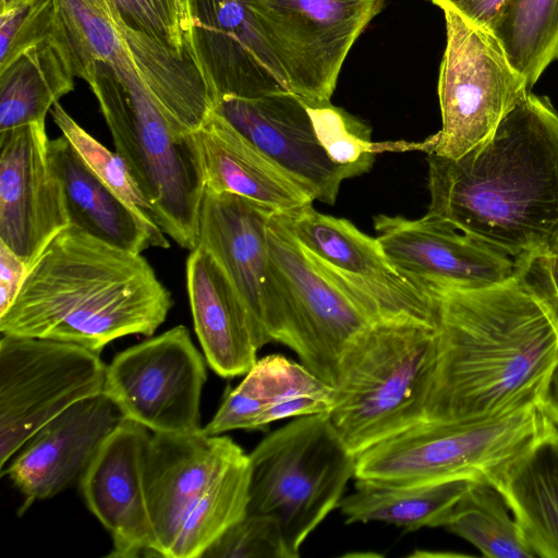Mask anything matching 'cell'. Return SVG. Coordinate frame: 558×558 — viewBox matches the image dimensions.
Masks as SVG:
<instances>
[{
  "label": "cell",
  "instance_id": "cell-35",
  "mask_svg": "<svg viewBox=\"0 0 558 558\" xmlns=\"http://www.w3.org/2000/svg\"><path fill=\"white\" fill-rule=\"evenodd\" d=\"M202 558H290L281 526L267 514L246 513Z\"/></svg>",
  "mask_w": 558,
  "mask_h": 558
},
{
  "label": "cell",
  "instance_id": "cell-2",
  "mask_svg": "<svg viewBox=\"0 0 558 558\" xmlns=\"http://www.w3.org/2000/svg\"><path fill=\"white\" fill-rule=\"evenodd\" d=\"M427 214L514 259L558 253V112L529 90L485 141L427 154Z\"/></svg>",
  "mask_w": 558,
  "mask_h": 558
},
{
  "label": "cell",
  "instance_id": "cell-38",
  "mask_svg": "<svg viewBox=\"0 0 558 558\" xmlns=\"http://www.w3.org/2000/svg\"><path fill=\"white\" fill-rule=\"evenodd\" d=\"M27 270L25 262L0 241V315L13 303Z\"/></svg>",
  "mask_w": 558,
  "mask_h": 558
},
{
  "label": "cell",
  "instance_id": "cell-40",
  "mask_svg": "<svg viewBox=\"0 0 558 558\" xmlns=\"http://www.w3.org/2000/svg\"><path fill=\"white\" fill-rule=\"evenodd\" d=\"M538 256L548 283L558 299V253Z\"/></svg>",
  "mask_w": 558,
  "mask_h": 558
},
{
  "label": "cell",
  "instance_id": "cell-10",
  "mask_svg": "<svg viewBox=\"0 0 558 558\" xmlns=\"http://www.w3.org/2000/svg\"><path fill=\"white\" fill-rule=\"evenodd\" d=\"M100 353L52 339L0 340V471L46 423L102 392Z\"/></svg>",
  "mask_w": 558,
  "mask_h": 558
},
{
  "label": "cell",
  "instance_id": "cell-1",
  "mask_svg": "<svg viewBox=\"0 0 558 558\" xmlns=\"http://www.w3.org/2000/svg\"><path fill=\"white\" fill-rule=\"evenodd\" d=\"M436 307L425 420L487 418L539 402L558 363V308L519 271L482 288L420 286Z\"/></svg>",
  "mask_w": 558,
  "mask_h": 558
},
{
  "label": "cell",
  "instance_id": "cell-15",
  "mask_svg": "<svg viewBox=\"0 0 558 558\" xmlns=\"http://www.w3.org/2000/svg\"><path fill=\"white\" fill-rule=\"evenodd\" d=\"M46 122L0 132V241L25 264L70 226Z\"/></svg>",
  "mask_w": 558,
  "mask_h": 558
},
{
  "label": "cell",
  "instance_id": "cell-41",
  "mask_svg": "<svg viewBox=\"0 0 558 558\" xmlns=\"http://www.w3.org/2000/svg\"><path fill=\"white\" fill-rule=\"evenodd\" d=\"M26 1L28 0H0V13L7 12Z\"/></svg>",
  "mask_w": 558,
  "mask_h": 558
},
{
  "label": "cell",
  "instance_id": "cell-9",
  "mask_svg": "<svg viewBox=\"0 0 558 558\" xmlns=\"http://www.w3.org/2000/svg\"><path fill=\"white\" fill-rule=\"evenodd\" d=\"M288 89L329 102L342 65L387 0H243Z\"/></svg>",
  "mask_w": 558,
  "mask_h": 558
},
{
  "label": "cell",
  "instance_id": "cell-42",
  "mask_svg": "<svg viewBox=\"0 0 558 558\" xmlns=\"http://www.w3.org/2000/svg\"><path fill=\"white\" fill-rule=\"evenodd\" d=\"M427 1H429V2H432V3H433L435 0H427Z\"/></svg>",
  "mask_w": 558,
  "mask_h": 558
},
{
  "label": "cell",
  "instance_id": "cell-31",
  "mask_svg": "<svg viewBox=\"0 0 558 558\" xmlns=\"http://www.w3.org/2000/svg\"><path fill=\"white\" fill-rule=\"evenodd\" d=\"M492 32L532 87L558 60V0H509Z\"/></svg>",
  "mask_w": 558,
  "mask_h": 558
},
{
  "label": "cell",
  "instance_id": "cell-32",
  "mask_svg": "<svg viewBox=\"0 0 558 558\" xmlns=\"http://www.w3.org/2000/svg\"><path fill=\"white\" fill-rule=\"evenodd\" d=\"M304 105L316 138L328 158L333 163L347 168L352 177L368 172L375 156L385 150L425 149L424 142H373L372 130L366 123L332 106L330 101Z\"/></svg>",
  "mask_w": 558,
  "mask_h": 558
},
{
  "label": "cell",
  "instance_id": "cell-14",
  "mask_svg": "<svg viewBox=\"0 0 558 558\" xmlns=\"http://www.w3.org/2000/svg\"><path fill=\"white\" fill-rule=\"evenodd\" d=\"M274 213L245 197L204 189L197 246L210 253L241 296L262 345L280 342L288 347L287 320L267 246Z\"/></svg>",
  "mask_w": 558,
  "mask_h": 558
},
{
  "label": "cell",
  "instance_id": "cell-20",
  "mask_svg": "<svg viewBox=\"0 0 558 558\" xmlns=\"http://www.w3.org/2000/svg\"><path fill=\"white\" fill-rule=\"evenodd\" d=\"M243 449L230 437L151 433L144 492L154 535L153 555L170 558L187 513Z\"/></svg>",
  "mask_w": 558,
  "mask_h": 558
},
{
  "label": "cell",
  "instance_id": "cell-5",
  "mask_svg": "<svg viewBox=\"0 0 558 558\" xmlns=\"http://www.w3.org/2000/svg\"><path fill=\"white\" fill-rule=\"evenodd\" d=\"M85 82L156 223L178 245L194 250L205 184L192 134L172 128L142 82L123 80L107 64H95Z\"/></svg>",
  "mask_w": 558,
  "mask_h": 558
},
{
  "label": "cell",
  "instance_id": "cell-11",
  "mask_svg": "<svg viewBox=\"0 0 558 558\" xmlns=\"http://www.w3.org/2000/svg\"><path fill=\"white\" fill-rule=\"evenodd\" d=\"M282 214L315 267L371 324L413 320L436 328L433 299L397 269L377 238L312 204Z\"/></svg>",
  "mask_w": 558,
  "mask_h": 558
},
{
  "label": "cell",
  "instance_id": "cell-7",
  "mask_svg": "<svg viewBox=\"0 0 558 558\" xmlns=\"http://www.w3.org/2000/svg\"><path fill=\"white\" fill-rule=\"evenodd\" d=\"M539 402L476 420H424L356 456L354 480L417 485L485 478L551 428Z\"/></svg>",
  "mask_w": 558,
  "mask_h": 558
},
{
  "label": "cell",
  "instance_id": "cell-17",
  "mask_svg": "<svg viewBox=\"0 0 558 558\" xmlns=\"http://www.w3.org/2000/svg\"><path fill=\"white\" fill-rule=\"evenodd\" d=\"M187 41L218 101L289 90L243 0H182ZM290 92V90H289Z\"/></svg>",
  "mask_w": 558,
  "mask_h": 558
},
{
  "label": "cell",
  "instance_id": "cell-4",
  "mask_svg": "<svg viewBox=\"0 0 558 558\" xmlns=\"http://www.w3.org/2000/svg\"><path fill=\"white\" fill-rule=\"evenodd\" d=\"M437 331L401 320L367 326L339 362L329 418L355 457L425 420Z\"/></svg>",
  "mask_w": 558,
  "mask_h": 558
},
{
  "label": "cell",
  "instance_id": "cell-33",
  "mask_svg": "<svg viewBox=\"0 0 558 558\" xmlns=\"http://www.w3.org/2000/svg\"><path fill=\"white\" fill-rule=\"evenodd\" d=\"M50 113L62 135L69 140L88 168L117 193L155 234L166 236L156 223L151 207L123 159L86 132L59 102L51 108Z\"/></svg>",
  "mask_w": 558,
  "mask_h": 558
},
{
  "label": "cell",
  "instance_id": "cell-24",
  "mask_svg": "<svg viewBox=\"0 0 558 558\" xmlns=\"http://www.w3.org/2000/svg\"><path fill=\"white\" fill-rule=\"evenodd\" d=\"M196 145L205 190L232 193L276 213H290L312 197L222 116L213 110L191 133Z\"/></svg>",
  "mask_w": 558,
  "mask_h": 558
},
{
  "label": "cell",
  "instance_id": "cell-13",
  "mask_svg": "<svg viewBox=\"0 0 558 558\" xmlns=\"http://www.w3.org/2000/svg\"><path fill=\"white\" fill-rule=\"evenodd\" d=\"M206 381L203 355L179 325L118 353L106 367L102 393L151 433L199 432Z\"/></svg>",
  "mask_w": 558,
  "mask_h": 558
},
{
  "label": "cell",
  "instance_id": "cell-34",
  "mask_svg": "<svg viewBox=\"0 0 558 558\" xmlns=\"http://www.w3.org/2000/svg\"><path fill=\"white\" fill-rule=\"evenodd\" d=\"M54 0H28L0 13V72L28 50L52 39Z\"/></svg>",
  "mask_w": 558,
  "mask_h": 558
},
{
  "label": "cell",
  "instance_id": "cell-3",
  "mask_svg": "<svg viewBox=\"0 0 558 558\" xmlns=\"http://www.w3.org/2000/svg\"><path fill=\"white\" fill-rule=\"evenodd\" d=\"M173 305L142 254L69 226L29 266L1 335L52 339L100 353L129 335L151 337Z\"/></svg>",
  "mask_w": 558,
  "mask_h": 558
},
{
  "label": "cell",
  "instance_id": "cell-26",
  "mask_svg": "<svg viewBox=\"0 0 558 558\" xmlns=\"http://www.w3.org/2000/svg\"><path fill=\"white\" fill-rule=\"evenodd\" d=\"M485 478L504 495L523 541L535 557L558 558V432L555 427Z\"/></svg>",
  "mask_w": 558,
  "mask_h": 558
},
{
  "label": "cell",
  "instance_id": "cell-12",
  "mask_svg": "<svg viewBox=\"0 0 558 558\" xmlns=\"http://www.w3.org/2000/svg\"><path fill=\"white\" fill-rule=\"evenodd\" d=\"M270 269L289 333L302 364L333 386L339 362L353 339L372 325L353 302L313 264L282 213L267 227Z\"/></svg>",
  "mask_w": 558,
  "mask_h": 558
},
{
  "label": "cell",
  "instance_id": "cell-28",
  "mask_svg": "<svg viewBox=\"0 0 558 558\" xmlns=\"http://www.w3.org/2000/svg\"><path fill=\"white\" fill-rule=\"evenodd\" d=\"M74 75L52 40L0 72V132L46 122L59 99L74 89Z\"/></svg>",
  "mask_w": 558,
  "mask_h": 558
},
{
  "label": "cell",
  "instance_id": "cell-23",
  "mask_svg": "<svg viewBox=\"0 0 558 558\" xmlns=\"http://www.w3.org/2000/svg\"><path fill=\"white\" fill-rule=\"evenodd\" d=\"M186 289L195 333L208 365L223 378L245 375L263 345L241 296L202 246L187 257Z\"/></svg>",
  "mask_w": 558,
  "mask_h": 558
},
{
  "label": "cell",
  "instance_id": "cell-21",
  "mask_svg": "<svg viewBox=\"0 0 558 558\" xmlns=\"http://www.w3.org/2000/svg\"><path fill=\"white\" fill-rule=\"evenodd\" d=\"M123 418L101 392L72 404L41 426L1 471L23 494V510L80 481Z\"/></svg>",
  "mask_w": 558,
  "mask_h": 558
},
{
  "label": "cell",
  "instance_id": "cell-27",
  "mask_svg": "<svg viewBox=\"0 0 558 558\" xmlns=\"http://www.w3.org/2000/svg\"><path fill=\"white\" fill-rule=\"evenodd\" d=\"M471 478L417 485H381L355 480V490L343 496L339 509L347 523L383 522L411 532L441 526Z\"/></svg>",
  "mask_w": 558,
  "mask_h": 558
},
{
  "label": "cell",
  "instance_id": "cell-18",
  "mask_svg": "<svg viewBox=\"0 0 558 558\" xmlns=\"http://www.w3.org/2000/svg\"><path fill=\"white\" fill-rule=\"evenodd\" d=\"M215 111L311 197L332 205L351 172L333 163L316 138L303 101L289 90L254 98L225 96Z\"/></svg>",
  "mask_w": 558,
  "mask_h": 558
},
{
  "label": "cell",
  "instance_id": "cell-39",
  "mask_svg": "<svg viewBox=\"0 0 558 558\" xmlns=\"http://www.w3.org/2000/svg\"><path fill=\"white\" fill-rule=\"evenodd\" d=\"M509 0H435V5L446 4L466 20L492 31Z\"/></svg>",
  "mask_w": 558,
  "mask_h": 558
},
{
  "label": "cell",
  "instance_id": "cell-36",
  "mask_svg": "<svg viewBox=\"0 0 558 558\" xmlns=\"http://www.w3.org/2000/svg\"><path fill=\"white\" fill-rule=\"evenodd\" d=\"M123 22L179 53L191 50L182 0H112Z\"/></svg>",
  "mask_w": 558,
  "mask_h": 558
},
{
  "label": "cell",
  "instance_id": "cell-19",
  "mask_svg": "<svg viewBox=\"0 0 558 558\" xmlns=\"http://www.w3.org/2000/svg\"><path fill=\"white\" fill-rule=\"evenodd\" d=\"M151 432L123 418L106 438L80 480L89 511L108 531V557L151 556L154 535L144 492Z\"/></svg>",
  "mask_w": 558,
  "mask_h": 558
},
{
  "label": "cell",
  "instance_id": "cell-16",
  "mask_svg": "<svg viewBox=\"0 0 558 558\" xmlns=\"http://www.w3.org/2000/svg\"><path fill=\"white\" fill-rule=\"evenodd\" d=\"M374 228L388 258L417 287L482 288L517 272L513 257L439 218L377 215Z\"/></svg>",
  "mask_w": 558,
  "mask_h": 558
},
{
  "label": "cell",
  "instance_id": "cell-30",
  "mask_svg": "<svg viewBox=\"0 0 558 558\" xmlns=\"http://www.w3.org/2000/svg\"><path fill=\"white\" fill-rule=\"evenodd\" d=\"M250 459L240 452L194 504L170 558H202L208 547L247 512Z\"/></svg>",
  "mask_w": 558,
  "mask_h": 558
},
{
  "label": "cell",
  "instance_id": "cell-6",
  "mask_svg": "<svg viewBox=\"0 0 558 558\" xmlns=\"http://www.w3.org/2000/svg\"><path fill=\"white\" fill-rule=\"evenodd\" d=\"M250 492L246 513L271 515L279 522L290 558L344 496L355 475L356 457L328 413L294 417L268 434L248 453Z\"/></svg>",
  "mask_w": 558,
  "mask_h": 558
},
{
  "label": "cell",
  "instance_id": "cell-8",
  "mask_svg": "<svg viewBox=\"0 0 558 558\" xmlns=\"http://www.w3.org/2000/svg\"><path fill=\"white\" fill-rule=\"evenodd\" d=\"M438 8L446 25L437 87L441 128L424 141L425 153L457 159L489 137L530 86L490 29Z\"/></svg>",
  "mask_w": 558,
  "mask_h": 558
},
{
  "label": "cell",
  "instance_id": "cell-25",
  "mask_svg": "<svg viewBox=\"0 0 558 558\" xmlns=\"http://www.w3.org/2000/svg\"><path fill=\"white\" fill-rule=\"evenodd\" d=\"M52 166L62 186L70 226L114 247L142 254L148 247L170 246L83 161L69 140H50Z\"/></svg>",
  "mask_w": 558,
  "mask_h": 558
},
{
  "label": "cell",
  "instance_id": "cell-29",
  "mask_svg": "<svg viewBox=\"0 0 558 558\" xmlns=\"http://www.w3.org/2000/svg\"><path fill=\"white\" fill-rule=\"evenodd\" d=\"M442 527L489 558H536L523 541L500 490L488 480H473L448 511Z\"/></svg>",
  "mask_w": 558,
  "mask_h": 558
},
{
  "label": "cell",
  "instance_id": "cell-37",
  "mask_svg": "<svg viewBox=\"0 0 558 558\" xmlns=\"http://www.w3.org/2000/svg\"><path fill=\"white\" fill-rule=\"evenodd\" d=\"M523 271L543 288L558 308V299L548 283L539 256L527 258L523 263ZM539 405L555 429L558 432V363L546 383L539 399Z\"/></svg>",
  "mask_w": 558,
  "mask_h": 558
},
{
  "label": "cell",
  "instance_id": "cell-22",
  "mask_svg": "<svg viewBox=\"0 0 558 558\" xmlns=\"http://www.w3.org/2000/svg\"><path fill=\"white\" fill-rule=\"evenodd\" d=\"M333 401L331 385L302 363L270 354L256 360L202 429L206 435L236 429L264 430L280 420L329 413Z\"/></svg>",
  "mask_w": 558,
  "mask_h": 558
}]
</instances>
